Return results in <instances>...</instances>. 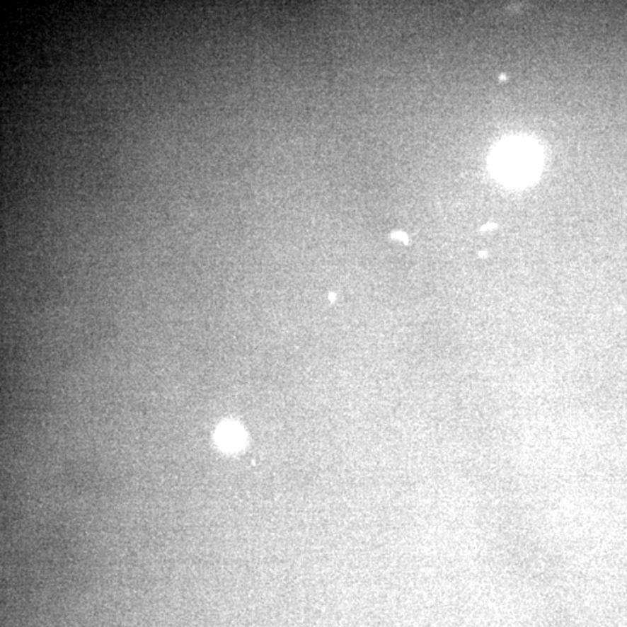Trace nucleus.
<instances>
[{
  "mask_svg": "<svg viewBox=\"0 0 627 627\" xmlns=\"http://www.w3.org/2000/svg\"><path fill=\"white\" fill-rule=\"evenodd\" d=\"M220 442L228 449H234L241 444V433L234 425H226L220 431Z\"/></svg>",
  "mask_w": 627,
  "mask_h": 627,
  "instance_id": "f03ea898",
  "label": "nucleus"
},
{
  "mask_svg": "<svg viewBox=\"0 0 627 627\" xmlns=\"http://www.w3.org/2000/svg\"><path fill=\"white\" fill-rule=\"evenodd\" d=\"M502 168L503 171L508 172L512 176H518L519 173H527L529 164H530V155L527 150L512 148L505 152L501 159Z\"/></svg>",
  "mask_w": 627,
  "mask_h": 627,
  "instance_id": "f257e3e1",
  "label": "nucleus"
}]
</instances>
